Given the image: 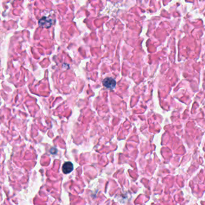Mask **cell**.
<instances>
[{"label": "cell", "instance_id": "1", "mask_svg": "<svg viewBox=\"0 0 205 205\" xmlns=\"http://www.w3.org/2000/svg\"><path fill=\"white\" fill-rule=\"evenodd\" d=\"M103 85L106 89L112 90L116 87V82L112 78H106L103 81Z\"/></svg>", "mask_w": 205, "mask_h": 205}, {"label": "cell", "instance_id": "2", "mask_svg": "<svg viewBox=\"0 0 205 205\" xmlns=\"http://www.w3.org/2000/svg\"><path fill=\"white\" fill-rule=\"evenodd\" d=\"M39 23V26L42 27L49 28L52 26V21L51 20L48 19V18L46 17H43L41 19H40Z\"/></svg>", "mask_w": 205, "mask_h": 205}, {"label": "cell", "instance_id": "3", "mask_svg": "<svg viewBox=\"0 0 205 205\" xmlns=\"http://www.w3.org/2000/svg\"><path fill=\"white\" fill-rule=\"evenodd\" d=\"M74 169V165L70 162H65L62 167V170L65 174L70 173Z\"/></svg>", "mask_w": 205, "mask_h": 205}]
</instances>
